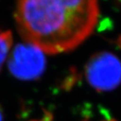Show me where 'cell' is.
<instances>
[{
	"mask_svg": "<svg viewBox=\"0 0 121 121\" xmlns=\"http://www.w3.org/2000/svg\"><path fill=\"white\" fill-rule=\"evenodd\" d=\"M13 42V35L10 30H0V72L9 58Z\"/></svg>",
	"mask_w": 121,
	"mask_h": 121,
	"instance_id": "cell-4",
	"label": "cell"
},
{
	"mask_svg": "<svg viewBox=\"0 0 121 121\" xmlns=\"http://www.w3.org/2000/svg\"><path fill=\"white\" fill-rule=\"evenodd\" d=\"M10 73L21 81H33L40 78L46 67L45 54L27 42L18 44L8 58Z\"/></svg>",
	"mask_w": 121,
	"mask_h": 121,
	"instance_id": "cell-3",
	"label": "cell"
},
{
	"mask_svg": "<svg viewBox=\"0 0 121 121\" xmlns=\"http://www.w3.org/2000/svg\"><path fill=\"white\" fill-rule=\"evenodd\" d=\"M115 43H116V45L119 46V48L121 49V35L119 36V38H118L117 40H116V41H115Z\"/></svg>",
	"mask_w": 121,
	"mask_h": 121,
	"instance_id": "cell-6",
	"label": "cell"
},
{
	"mask_svg": "<svg viewBox=\"0 0 121 121\" xmlns=\"http://www.w3.org/2000/svg\"><path fill=\"white\" fill-rule=\"evenodd\" d=\"M51 120H52V115H51V113L47 112V113L45 114V116L41 119H40V120H34V121H51Z\"/></svg>",
	"mask_w": 121,
	"mask_h": 121,
	"instance_id": "cell-5",
	"label": "cell"
},
{
	"mask_svg": "<svg viewBox=\"0 0 121 121\" xmlns=\"http://www.w3.org/2000/svg\"><path fill=\"white\" fill-rule=\"evenodd\" d=\"M98 0H17L14 19L25 42L45 54L68 52L93 34Z\"/></svg>",
	"mask_w": 121,
	"mask_h": 121,
	"instance_id": "cell-1",
	"label": "cell"
},
{
	"mask_svg": "<svg viewBox=\"0 0 121 121\" xmlns=\"http://www.w3.org/2000/svg\"><path fill=\"white\" fill-rule=\"evenodd\" d=\"M0 121H4V113L1 107H0Z\"/></svg>",
	"mask_w": 121,
	"mask_h": 121,
	"instance_id": "cell-7",
	"label": "cell"
},
{
	"mask_svg": "<svg viewBox=\"0 0 121 121\" xmlns=\"http://www.w3.org/2000/svg\"><path fill=\"white\" fill-rule=\"evenodd\" d=\"M84 75L91 87L98 92H109L121 84V60L109 51L96 53L84 67Z\"/></svg>",
	"mask_w": 121,
	"mask_h": 121,
	"instance_id": "cell-2",
	"label": "cell"
}]
</instances>
